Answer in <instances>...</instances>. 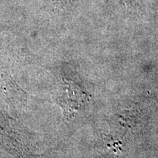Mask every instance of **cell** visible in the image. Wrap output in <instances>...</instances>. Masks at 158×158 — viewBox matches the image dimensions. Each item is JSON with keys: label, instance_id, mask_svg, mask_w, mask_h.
<instances>
[{"label": "cell", "instance_id": "obj_2", "mask_svg": "<svg viewBox=\"0 0 158 158\" xmlns=\"http://www.w3.org/2000/svg\"><path fill=\"white\" fill-rule=\"evenodd\" d=\"M81 96L78 93L77 90H73L72 86L69 84L68 87L66 88L65 92L64 93V96L62 98L63 106H73L75 108H79L81 104L82 103L81 101Z\"/></svg>", "mask_w": 158, "mask_h": 158}, {"label": "cell", "instance_id": "obj_1", "mask_svg": "<svg viewBox=\"0 0 158 158\" xmlns=\"http://www.w3.org/2000/svg\"><path fill=\"white\" fill-rule=\"evenodd\" d=\"M122 152V143L112 138L105 137L102 153L105 158H116Z\"/></svg>", "mask_w": 158, "mask_h": 158}, {"label": "cell", "instance_id": "obj_3", "mask_svg": "<svg viewBox=\"0 0 158 158\" xmlns=\"http://www.w3.org/2000/svg\"><path fill=\"white\" fill-rule=\"evenodd\" d=\"M124 1H125V2H128V1H129V0H124Z\"/></svg>", "mask_w": 158, "mask_h": 158}]
</instances>
